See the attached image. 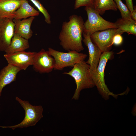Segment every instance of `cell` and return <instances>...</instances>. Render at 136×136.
<instances>
[{"instance_id": "1", "label": "cell", "mask_w": 136, "mask_h": 136, "mask_svg": "<svg viewBox=\"0 0 136 136\" xmlns=\"http://www.w3.org/2000/svg\"><path fill=\"white\" fill-rule=\"evenodd\" d=\"M84 23L82 17L75 14L70 16L68 22L63 23L59 39L63 49L78 52L83 50L82 41Z\"/></svg>"}, {"instance_id": "2", "label": "cell", "mask_w": 136, "mask_h": 136, "mask_svg": "<svg viewBox=\"0 0 136 136\" xmlns=\"http://www.w3.org/2000/svg\"><path fill=\"white\" fill-rule=\"evenodd\" d=\"M68 72L63 74L69 75L74 79L76 88L72 99H78L82 90L92 88L95 86L90 71V65L84 61L75 64Z\"/></svg>"}, {"instance_id": "3", "label": "cell", "mask_w": 136, "mask_h": 136, "mask_svg": "<svg viewBox=\"0 0 136 136\" xmlns=\"http://www.w3.org/2000/svg\"><path fill=\"white\" fill-rule=\"evenodd\" d=\"M113 56V53L107 51L103 52L101 55L95 75L92 78L95 86H96L99 93L105 100L108 99L111 96L115 98L118 95H123L124 92L118 94L111 92L106 85L104 78V71L106 63Z\"/></svg>"}, {"instance_id": "4", "label": "cell", "mask_w": 136, "mask_h": 136, "mask_svg": "<svg viewBox=\"0 0 136 136\" xmlns=\"http://www.w3.org/2000/svg\"><path fill=\"white\" fill-rule=\"evenodd\" d=\"M23 108L25 116L22 121L19 124L9 126H1L3 128H9L14 130L17 128H23L35 125L43 117V109L41 106H33L27 100H23L18 97L15 98Z\"/></svg>"}, {"instance_id": "5", "label": "cell", "mask_w": 136, "mask_h": 136, "mask_svg": "<svg viewBox=\"0 0 136 136\" xmlns=\"http://www.w3.org/2000/svg\"><path fill=\"white\" fill-rule=\"evenodd\" d=\"M88 19L84 23L83 33L91 35L95 32L111 28H117L115 23L107 21L93 8L85 7Z\"/></svg>"}, {"instance_id": "6", "label": "cell", "mask_w": 136, "mask_h": 136, "mask_svg": "<svg viewBox=\"0 0 136 136\" xmlns=\"http://www.w3.org/2000/svg\"><path fill=\"white\" fill-rule=\"evenodd\" d=\"M48 51L55 59L54 69L56 70H61L67 67H73L75 64L84 61L87 56L86 54L75 51L65 53L49 48Z\"/></svg>"}, {"instance_id": "7", "label": "cell", "mask_w": 136, "mask_h": 136, "mask_svg": "<svg viewBox=\"0 0 136 136\" xmlns=\"http://www.w3.org/2000/svg\"><path fill=\"white\" fill-rule=\"evenodd\" d=\"M123 33L117 28H111L95 32L90 36V37L92 42L103 53L109 51L112 45L113 38L115 35H122Z\"/></svg>"}, {"instance_id": "8", "label": "cell", "mask_w": 136, "mask_h": 136, "mask_svg": "<svg viewBox=\"0 0 136 136\" xmlns=\"http://www.w3.org/2000/svg\"><path fill=\"white\" fill-rule=\"evenodd\" d=\"M55 64L54 58L48 51L42 49L39 52H35L32 65L36 71L41 73H50L54 69Z\"/></svg>"}, {"instance_id": "9", "label": "cell", "mask_w": 136, "mask_h": 136, "mask_svg": "<svg viewBox=\"0 0 136 136\" xmlns=\"http://www.w3.org/2000/svg\"><path fill=\"white\" fill-rule=\"evenodd\" d=\"M35 52L19 51L10 54H5L4 57L8 64L21 70H26L32 65Z\"/></svg>"}, {"instance_id": "10", "label": "cell", "mask_w": 136, "mask_h": 136, "mask_svg": "<svg viewBox=\"0 0 136 136\" xmlns=\"http://www.w3.org/2000/svg\"><path fill=\"white\" fill-rule=\"evenodd\" d=\"M13 18H0V51H5L9 45L14 34Z\"/></svg>"}, {"instance_id": "11", "label": "cell", "mask_w": 136, "mask_h": 136, "mask_svg": "<svg viewBox=\"0 0 136 136\" xmlns=\"http://www.w3.org/2000/svg\"><path fill=\"white\" fill-rule=\"evenodd\" d=\"M83 41L87 47L89 57L86 62L90 65V71L92 78L95 75L96 69L101 54L102 52L92 42L90 35L83 33Z\"/></svg>"}, {"instance_id": "12", "label": "cell", "mask_w": 136, "mask_h": 136, "mask_svg": "<svg viewBox=\"0 0 136 136\" xmlns=\"http://www.w3.org/2000/svg\"><path fill=\"white\" fill-rule=\"evenodd\" d=\"M35 18L32 16L22 20L13 19L14 33L27 40L30 38L33 33L31 26Z\"/></svg>"}, {"instance_id": "13", "label": "cell", "mask_w": 136, "mask_h": 136, "mask_svg": "<svg viewBox=\"0 0 136 136\" xmlns=\"http://www.w3.org/2000/svg\"><path fill=\"white\" fill-rule=\"evenodd\" d=\"M21 70L9 64L2 69L0 72V97L3 88L15 80L17 74Z\"/></svg>"}, {"instance_id": "14", "label": "cell", "mask_w": 136, "mask_h": 136, "mask_svg": "<svg viewBox=\"0 0 136 136\" xmlns=\"http://www.w3.org/2000/svg\"><path fill=\"white\" fill-rule=\"evenodd\" d=\"M23 0H0V18L12 17Z\"/></svg>"}, {"instance_id": "15", "label": "cell", "mask_w": 136, "mask_h": 136, "mask_svg": "<svg viewBox=\"0 0 136 136\" xmlns=\"http://www.w3.org/2000/svg\"><path fill=\"white\" fill-rule=\"evenodd\" d=\"M29 47L28 40L14 33L10 43L5 51L6 54L25 51Z\"/></svg>"}, {"instance_id": "16", "label": "cell", "mask_w": 136, "mask_h": 136, "mask_svg": "<svg viewBox=\"0 0 136 136\" xmlns=\"http://www.w3.org/2000/svg\"><path fill=\"white\" fill-rule=\"evenodd\" d=\"M39 12L30 5L27 0H23L19 8L14 13L13 19L22 20L37 16L40 14Z\"/></svg>"}, {"instance_id": "17", "label": "cell", "mask_w": 136, "mask_h": 136, "mask_svg": "<svg viewBox=\"0 0 136 136\" xmlns=\"http://www.w3.org/2000/svg\"><path fill=\"white\" fill-rule=\"evenodd\" d=\"M117 28L124 33L136 35V21L132 19H126L122 18L118 19L115 22Z\"/></svg>"}, {"instance_id": "18", "label": "cell", "mask_w": 136, "mask_h": 136, "mask_svg": "<svg viewBox=\"0 0 136 136\" xmlns=\"http://www.w3.org/2000/svg\"><path fill=\"white\" fill-rule=\"evenodd\" d=\"M93 8L99 14L108 10L116 11L118 9L114 0H94Z\"/></svg>"}, {"instance_id": "19", "label": "cell", "mask_w": 136, "mask_h": 136, "mask_svg": "<svg viewBox=\"0 0 136 136\" xmlns=\"http://www.w3.org/2000/svg\"><path fill=\"white\" fill-rule=\"evenodd\" d=\"M117 8L120 12L122 18L126 19H131V13L127 6L121 0H114Z\"/></svg>"}, {"instance_id": "20", "label": "cell", "mask_w": 136, "mask_h": 136, "mask_svg": "<svg viewBox=\"0 0 136 136\" xmlns=\"http://www.w3.org/2000/svg\"><path fill=\"white\" fill-rule=\"evenodd\" d=\"M44 15L45 17V21L47 24L51 23V17L47 10L45 8L43 5L38 0H29Z\"/></svg>"}, {"instance_id": "21", "label": "cell", "mask_w": 136, "mask_h": 136, "mask_svg": "<svg viewBox=\"0 0 136 136\" xmlns=\"http://www.w3.org/2000/svg\"><path fill=\"white\" fill-rule=\"evenodd\" d=\"M94 0H75L74 9L82 7H89L93 8Z\"/></svg>"}, {"instance_id": "22", "label": "cell", "mask_w": 136, "mask_h": 136, "mask_svg": "<svg viewBox=\"0 0 136 136\" xmlns=\"http://www.w3.org/2000/svg\"><path fill=\"white\" fill-rule=\"evenodd\" d=\"M121 35L117 34L114 36L112 41V45L119 46L122 44L123 41V38Z\"/></svg>"}, {"instance_id": "23", "label": "cell", "mask_w": 136, "mask_h": 136, "mask_svg": "<svg viewBox=\"0 0 136 136\" xmlns=\"http://www.w3.org/2000/svg\"><path fill=\"white\" fill-rule=\"evenodd\" d=\"M125 1L127 6L131 14L134 10L132 0H125Z\"/></svg>"}, {"instance_id": "24", "label": "cell", "mask_w": 136, "mask_h": 136, "mask_svg": "<svg viewBox=\"0 0 136 136\" xmlns=\"http://www.w3.org/2000/svg\"><path fill=\"white\" fill-rule=\"evenodd\" d=\"M131 18L132 19L136 21V9L135 8L131 14Z\"/></svg>"}]
</instances>
